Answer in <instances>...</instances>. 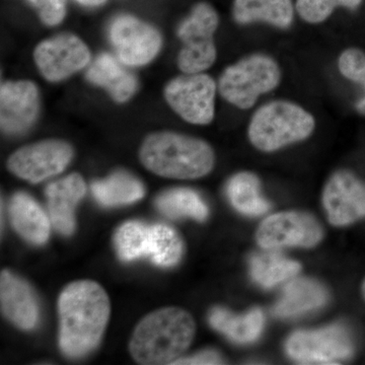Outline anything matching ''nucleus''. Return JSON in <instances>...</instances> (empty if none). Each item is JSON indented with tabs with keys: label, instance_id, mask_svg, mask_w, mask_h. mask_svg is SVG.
<instances>
[{
	"label": "nucleus",
	"instance_id": "f257e3e1",
	"mask_svg": "<svg viewBox=\"0 0 365 365\" xmlns=\"http://www.w3.org/2000/svg\"><path fill=\"white\" fill-rule=\"evenodd\" d=\"M109 297L91 280L74 281L58 299L59 347L71 359L85 356L102 340L110 318Z\"/></svg>",
	"mask_w": 365,
	"mask_h": 365
},
{
	"label": "nucleus",
	"instance_id": "f03ea898",
	"mask_svg": "<svg viewBox=\"0 0 365 365\" xmlns=\"http://www.w3.org/2000/svg\"><path fill=\"white\" fill-rule=\"evenodd\" d=\"M193 317L180 307H163L144 317L134 329L129 351L137 364H174L195 337Z\"/></svg>",
	"mask_w": 365,
	"mask_h": 365
},
{
	"label": "nucleus",
	"instance_id": "7ed1b4c3",
	"mask_svg": "<svg viewBox=\"0 0 365 365\" xmlns=\"http://www.w3.org/2000/svg\"><path fill=\"white\" fill-rule=\"evenodd\" d=\"M139 158L151 173L169 179H200L210 174L215 165V153L210 144L172 131L157 132L146 137Z\"/></svg>",
	"mask_w": 365,
	"mask_h": 365
},
{
	"label": "nucleus",
	"instance_id": "20e7f679",
	"mask_svg": "<svg viewBox=\"0 0 365 365\" xmlns=\"http://www.w3.org/2000/svg\"><path fill=\"white\" fill-rule=\"evenodd\" d=\"M316 128V116L307 107L290 98H271L255 108L247 136L255 150L273 153L304 143Z\"/></svg>",
	"mask_w": 365,
	"mask_h": 365
},
{
	"label": "nucleus",
	"instance_id": "39448f33",
	"mask_svg": "<svg viewBox=\"0 0 365 365\" xmlns=\"http://www.w3.org/2000/svg\"><path fill=\"white\" fill-rule=\"evenodd\" d=\"M282 81L283 68L277 58L267 52H251L223 69L218 93L235 109L251 111Z\"/></svg>",
	"mask_w": 365,
	"mask_h": 365
},
{
	"label": "nucleus",
	"instance_id": "423d86ee",
	"mask_svg": "<svg viewBox=\"0 0 365 365\" xmlns=\"http://www.w3.org/2000/svg\"><path fill=\"white\" fill-rule=\"evenodd\" d=\"M220 26L217 11L207 2H199L178 26L182 43L177 64L182 73H202L217 59L215 36Z\"/></svg>",
	"mask_w": 365,
	"mask_h": 365
},
{
	"label": "nucleus",
	"instance_id": "0eeeda50",
	"mask_svg": "<svg viewBox=\"0 0 365 365\" xmlns=\"http://www.w3.org/2000/svg\"><path fill=\"white\" fill-rule=\"evenodd\" d=\"M217 81L206 72L182 73L165 88L168 105L187 123L206 126L215 118Z\"/></svg>",
	"mask_w": 365,
	"mask_h": 365
},
{
	"label": "nucleus",
	"instance_id": "6e6552de",
	"mask_svg": "<svg viewBox=\"0 0 365 365\" xmlns=\"http://www.w3.org/2000/svg\"><path fill=\"white\" fill-rule=\"evenodd\" d=\"M318 220L302 211H282L268 216L259 225L256 240L265 250L299 247L313 248L323 239Z\"/></svg>",
	"mask_w": 365,
	"mask_h": 365
},
{
	"label": "nucleus",
	"instance_id": "1a4fd4ad",
	"mask_svg": "<svg viewBox=\"0 0 365 365\" xmlns=\"http://www.w3.org/2000/svg\"><path fill=\"white\" fill-rule=\"evenodd\" d=\"M287 354L302 364H338L353 352L346 329L330 326L316 331H297L288 338Z\"/></svg>",
	"mask_w": 365,
	"mask_h": 365
},
{
	"label": "nucleus",
	"instance_id": "9d476101",
	"mask_svg": "<svg viewBox=\"0 0 365 365\" xmlns=\"http://www.w3.org/2000/svg\"><path fill=\"white\" fill-rule=\"evenodd\" d=\"M72 157L71 144L50 139L14 151L7 160V169L14 176L36 184L63 172Z\"/></svg>",
	"mask_w": 365,
	"mask_h": 365
},
{
	"label": "nucleus",
	"instance_id": "9b49d317",
	"mask_svg": "<svg viewBox=\"0 0 365 365\" xmlns=\"http://www.w3.org/2000/svg\"><path fill=\"white\" fill-rule=\"evenodd\" d=\"M109 38L118 58L128 66L150 63L163 44L162 36L155 26L129 14H121L113 20Z\"/></svg>",
	"mask_w": 365,
	"mask_h": 365
},
{
	"label": "nucleus",
	"instance_id": "f8f14e48",
	"mask_svg": "<svg viewBox=\"0 0 365 365\" xmlns=\"http://www.w3.org/2000/svg\"><path fill=\"white\" fill-rule=\"evenodd\" d=\"M43 78L58 83L85 68L91 61L88 46L78 36L63 33L42 41L34 52Z\"/></svg>",
	"mask_w": 365,
	"mask_h": 365
},
{
	"label": "nucleus",
	"instance_id": "ddd939ff",
	"mask_svg": "<svg viewBox=\"0 0 365 365\" xmlns=\"http://www.w3.org/2000/svg\"><path fill=\"white\" fill-rule=\"evenodd\" d=\"M322 203L334 227L356 222L365 216V184L350 170H336L324 186Z\"/></svg>",
	"mask_w": 365,
	"mask_h": 365
},
{
	"label": "nucleus",
	"instance_id": "4468645a",
	"mask_svg": "<svg viewBox=\"0 0 365 365\" xmlns=\"http://www.w3.org/2000/svg\"><path fill=\"white\" fill-rule=\"evenodd\" d=\"M39 113V91L32 81H6L0 88V124L6 134L33 126Z\"/></svg>",
	"mask_w": 365,
	"mask_h": 365
},
{
	"label": "nucleus",
	"instance_id": "2eb2a0df",
	"mask_svg": "<svg viewBox=\"0 0 365 365\" xmlns=\"http://www.w3.org/2000/svg\"><path fill=\"white\" fill-rule=\"evenodd\" d=\"M0 307L6 318L21 330H33L39 322V306L32 288L7 270L0 275Z\"/></svg>",
	"mask_w": 365,
	"mask_h": 365
},
{
	"label": "nucleus",
	"instance_id": "dca6fc26",
	"mask_svg": "<svg viewBox=\"0 0 365 365\" xmlns=\"http://www.w3.org/2000/svg\"><path fill=\"white\" fill-rule=\"evenodd\" d=\"M86 191L85 180L76 173L48 185L45 191L48 212L60 234L71 235L76 230L74 211Z\"/></svg>",
	"mask_w": 365,
	"mask_h": 365
},
{
	"label": "nucleus",
	"instance_id": "f3484780",
	"mask_svg": "<svg viewBox=\"0 0 365 365\" xmlns=\"http://www.w3.org/2000/svg\"><path fill=\"white\" fill-rule=\"evenodd\" d=\"M232 19L237 25H265L278 31H287L294 23L292 0H234Z\"/></svg>",
	"mask_w": 365,
	"mask_h": 365
},
{
	"label": "nucleus",
	"instance_id": "a211bd4d",
	"mask_svg": "<svg viewBox=\"0 0 365 365\" xmlns=\"http://www.w3.org/2000/svg\"><path fill=\"white\" fill-rule=\"evenodd\" d=\"M329 294L314 279L299 278L285 285L282 295L273 309L274 316L281 319L297 318L325 306Z\"/></svg>",
	"mask_w": 365,
	"mask_h": 365
},
{
	"label": "nucleus",
	"instance_id": "6ab92c4d",
	"mask_svg": "<svg viewBox=\"0 0 365 365\" xmlns=\"http://www.w3.org/2000/svg\"><path fill=\"white\" fill-rule=\"evenodd\" d=\"M9 217L16 232L31 244L43 245L49 239L51 220L28 194H14L9 203Z\"/></svg>",
	"mask_w": 365,
	"mask_h": 365
},
{
	"label": "nucleus",
	"instance_id": "aec40b11",
	"mask_svg": "<svg viewBox=\"0 0 365 365\" xmlns=\"http://www.w3.org/2000/svg\"><path fill=\"white\" fill-rule=\"evenodd\" d=\"M121 63L112 55L104 53L93 61L86 72L88 81L107 90L117 103L130 100L137 88L135 76L126 71Z\"/></svg>",
	"mask_w": 365,
	"mask_h": 365
},
{
	"label": "nucleus",
	"instance_id": "412c9836",
	"mask_svg": "<svg viewBox=\"0 0 365 365\" xmlns=\"http://www.w3.org/2000/svg\"><path fill=\"white\" fill-rule=\"evenodd\" d=\"M208 319L213 329L239 344L255 342L260 337L265 325V317L260 309L235 314L223 307H215Z\"/></svg>",
	"mask_w": 365,
	"mask_h": 365
},
{
	"label": "nucleus",
	"instance_id": "4be33fe9",
	"mask_svg": "<svg viewBox=\"0 0 365 365\" xmlns=\"http://www.w3.org/2000/svg\"><path fill=\"white\" fill-rule=\"evenodd\" d=\"M91 192L98 203L108 207L136 202L145 193L143 182L122 170L93 182Z\"/></svg>",
	"mask_w": 365,
	"mask_h": 365
},
{
	"label": "nucleus",
	"instance_id": "5701e85b",
	"mask_svg": "<svg viewBox=\"0 0 365 365\" xmlns=\"http://www.w3.org/2000/svg\"><path fill=\"white\" fill-rule=\"evenodd\" d=\"M227 195L232 205L245 215L260 216L270 209V204L262 196L260 179L254 173L240 172L230 178Z\"/></svg>",
	"mask_w": 365,
	"mask_h": 365
},
{
	"label": "nucleus",
	"instance_id": "b1692460",
	"mask_svg": "<svg viewBox=\"0 0 365 365\" xmlns=\"http://www.w3.org/2000/svg\"><path fill=\"white\" fill-rule=\"evenodd\" d=\"M299 262L285 258L282 255L267 250L255 254L250 259V274L262 287L271 288L292 279L300 271Z\"/></svg>",
	"mask_w": 365,
	"mask_h": 365
},
{
	"label": "nucleus",
	"instance_id": "393cba45",
	"mask_svg": "<svg viewBox=\"0 0 365 365\" xmlns=\"http://www.w3.org/2000/svg\"><path fill=\"white\" fill-rule=\"evenodd\" d=\"M155 205L163 215L172 220L193 218L204 222L209 210L203 199L194 190L175 188L163 192L155 200Z\"/></svg>",
	"mask_w": 365,
	"mask_h": 365
},
{
	"label": "nucleus",
	"instance_id": "a878e982",
	"mask_svg": "<svg viewBox=\"0 0 365 365\" xmlns=\"http://www.w3.org/2000/svg\"><path fill=\"white\" fill-rule=\"evenodd\" d=\"M184 253V242L179 234L165 225H150V259L160 267H173L177 265Z\"/></svg>",
	"mask_w": 365,
	"mask_h": 365
},
{
	"label": "nucleus",
	"instance_id": "bb28decb",
	"mask_svg": "<svg viewBox=\"0 0 365 365\" xmlns=\"http://www.w3.org/2000/svg\"><path fill=\"white\" fill-rule=\"evenodd\" d=\"M118 256L124 262L148 257L150 225L140 222H125L118 228L114 237Z\"/></svg>",
	"mask_w": 365,
	"mask_h": 365
},
{
	"label": "nucleus",
	"instance_id": "cd10ccee",
	"mask_svg": "<svg viewBox=\"0 0 365 365\" xmlns=\"http://www.w3.org/2000/svg\"><path fill=\"white\" fill-rule=\"evenodd\" d=\"M339 6V0H297L294 4L297 16L312 26L325 23Z\"/></svg>",
	"mask_w": 365,
	"mask_h": 365
},
{
	"label": "nucleus",
	"instance_id": "c85d7f7f",
	"mask_svg": "<svg viewBox=\"0 0 365 365\" xmlns=\"http://www.w3.org/2000/svg\"><path fill=\"white\" fill-rule=\"evenodd\" d=\"M365 67V52L357 47L342 50L336 59V68L341 78L353 83Z\"/></svg>",
	"mask_w": 365,
	"mask_h": 365
},
{
	"label": "nucleus",
	"instance_id": "c756f323",
	"mask_svg": "<svg viewBox=\"0 0 365 365\" xmlns=\"http://www.w3.org/2000/svg\"><path fill=\"white\" fill-rule=\"evenodd\" d=\"M39 13L46 26L59 25L66 18L67 0H28Z\"/></svg>",
	"mask_w": 365,
	"mask_h": 365
},
{
	"label": "nucleus",
	"instance_id": "7c9ffc66",
	"mask_svg": "<svg viewBox=\"0 0 365 365\" xmlns=\"http://www.w3.org/2000/svg\"><path fill=\"white\" fill-rule=\"evenodd\" d=\"M223 362L222 357L217 352L206 350L186 359L181 357L174 364H222Z\"/></svg>",
	"mask_w": 365,
	"mask_h": 365
},
{
	"label": "nucleus",
	"instance_id": "2f4dec72",
	"mask_svg": "<svg viewBox=\"0 0 365 365\" xmlns=\"http://www.w3.org/2000/svg\"><path fill=\"white\" fill-rule=\"evenodd\" d=\"M352 83L359 86L362 88V91H364V95L355 102L354 108L355 111L359 113L360 116L365 117V67L364 71L360 72L356 78L353 81Z\"/></svg>",
	"mask_w": 365,
	"mask_h": 365
},
{
	"label": "nucleus",
	"instance_id": "473e14b6",
	"mask_svg": "<svg viewBox=\"0 0 365 365\" xmlns=\"http://www.w3.org/2000/svg\"><path fill=\"white\" fill-rule=\"evenodd\" d=\"M339 4L341 7L354 11L362 4V0H339Z\"/></svg>",
	"mask_w": 365,
	"mask_h": 365
},
{
	"label": "nucleus",
	"instance_id": "72a5a7b5",
	"mask_svg": "<svg viewBox=\"0 0 365 365\" xmlns=\"http://www.w3.org/2000/svg\"><path fill=\"white\" fill-rule=\"evenodd\" d=\"M76 1L86 6H100L104 4L107 0H76Z\"/></svg>",
	"mask_w": 365,
	"mask_h": 365
},
{
	"label": "nucleus",
	"instance_id": "f704fd0d",
	"mask_svg": "<svg viewBox=\"0 0 365 365\" xmlns=\"http://www.w3.org/2000/svg\"><path fill=\"white\" fill-rule=\"evenodd\" d=\"M362 294H364V297L365 299V279L364 281V284H362Z\"/></svg>",
	"mask_w": 365,
	"mask_h": 365
}]
</instances>
